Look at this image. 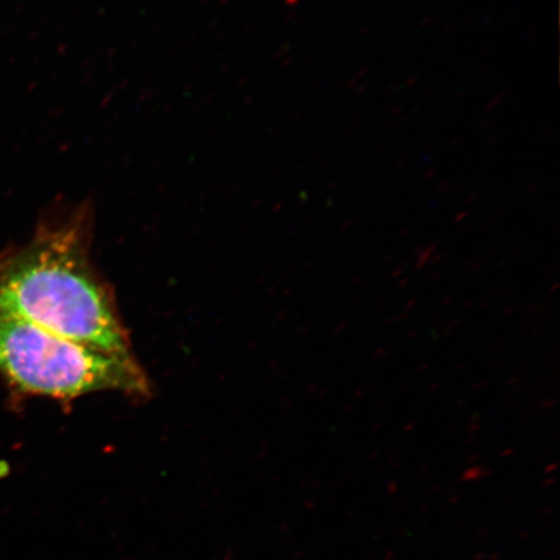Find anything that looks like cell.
Segmentation results:
<instances>
[{
  "label": "cell",
  "instance_id": "cell-2",
  "mask_svg": "<svg viewBox=\"0 0 560 560\" xmlns=\"http://www.w3.org/2000/svg\"><path fill=\"white\" fill-rule=\"evenodd\" d=\"M0 374L23 394L61 401L100 392L150 394L136 359L104 353L4 313H0Z\"/></svg>",
  "mask_w": 560,
  "mask_h": 560
},
{
  "label": "cell",
  "instance_id": "cell-1",
  "mask_svg": "<svg viewBox=\"0 0 560 560\" xmlns=\"http://www.w3.org/2000/svg\"><path fill=\"white\" fill-rule=\"evenodd\" d=\"M91 208L42 228L0 258V313L83 346L135 359L114 293L90 258Z\"/></svg>",
  "mask_w": 560,
  "mask_h": 560
}]
</instances>
